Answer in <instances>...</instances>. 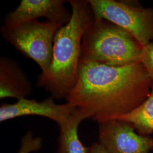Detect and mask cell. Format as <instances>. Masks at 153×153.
I'll use <instances>...</instances> for the list:
<instances>
[{
	"label": "cell",
	"instance_id": "cell-8",
	"mask_svg": "<svg viewBox=\"0 0 153 153\" xmlns=\"http://www.w3.org/2000/svg\"><path fill=\"white\" fill-rule=\"evenodd\" d=\"M52 97L42 101L21 99L14 104L3 103L0 106V122L19 117L39 116L55 121L59 127L65 124L78 108L69 103L57 104Z\"/></svg>",
	"mask_w": 153,
	"mask_h": 153
},
{
	"label": "cell",
	"instance_id": "cell-10",
	"mask_svg": "<svg viewBox=\"0 0 153 153\" xmlns=\"http://www.w3.org/2000/svg\"><path fill=\"white\" fill-rule=\"evenodd\" d=\"M88 119H91L90 115L83 110L77 108L69 120L59 127L57 153H89L90 147L83 145L78 135L80 124Z\"/></svg>",
	"mask_w": 153,
	"mask_h": 153
},
{
	"label": "cell",
	"instance_id": "cell-1",
	"mask_svg": "<svg viewBox=\"0 0 153 153\" xmlns=\"http://www.w3.org/2000/svg\"><path fill=\"white\" fill-rule=\"evenodd\" d=\"M153 85L141 62L112 66L81 59L78 81L66 101L99 123L136 108Z\"/></svg>",
	"mask_w": 153,
	"mask_h": 153
},
{
	"label": "cell",
	"instance_id": "cell-2",
	"mask_svg": "<svg viewBox=\"0 0 153 153\" xmlns=\"http://www.w3.org/2000/svg\"><path fill=\"white\" fill-rule=\"evenodd\" d=\"M68 2L71 7V18L56 33L51 64L47 71L40 73L36 85L59 100H66L76 85L82 39L95 19L88 0Z\"/></svg>",
	"mask_w": 153,
	"mask_h": 153
},
{
	"label": "cell",
	"instance_id": "cell-11",
	"mask_svg": "<svg viewBox=\"0 0 153 153\" xmlns=\"http://www.w3.org/2000/svg\"><path fill=\"white\" fill-rule=\"evenodd\" d=\"M112 119L131 124L141 135L149 136L153 133V85L146 99L131 111Z\"/></svg>",
	"mask_w": 153,
	"mask_h": 153
},
{
	"label": "cell",
	"instance_id": "cell-4",
	"mask_svg": "<svg viewBox=\"0 0 153 153\" xmlns=\"http://www.w3.org/2000/svg\"><path fill=\"white\" fill-rule=\"evenodd\" d=\"M95 18L105 19L125 29L145 47L153 42V8L136 1L88 0Z\"/></svg>",
	"mask_w": 153,
	"mask_h": 153
},
{
	"label": "cell",
	"instance_id": "cell-3",
	"mask_svg": "<svg viewBox=\"0 0 153 153\" xmlns=\"http://www.w3.org/2000/svg\"><path fill=\"white\" fill-rule=\"evenodd\" d=\"M143 47L125 29L95 18L82 39L81 59L122 66L140 62Z\"/></svg>",
	"mask_w": 153,
	"mask_h": 153
},
{
	"label": "cell",
	"instance_id": "cell-7",
	"mask_svg": "<svg viewBox=\"0 0 153 153\" xmlns=\"http://www.w3.org/2000/svg\"><path fill=\"white\" fill-rule=\"evenodd\" d=\"M65 2L63 0H22L14 10L6 16L1 31L40 18L64 26L69 22L71 16V12L64 6Z\"/></svg>",
	"mask_w": 153,
	"mask_h": 153
},
{
	"label": "cell",
	"instance_id": "cell-5",
	"mask_svg": "<svg viewBox=\"0 0 153 153\" xmlns=\"http://www.w3.org/2000/svg\"><path fill=\"white\" fill-rule=\"evenodd\" d=\"M62 26L56 22L35 20L1 32L7 42L22 55L34 61L44 73L52 60L55 35Z\"/></svg>",
	"mask_w": 153,
	"mask_h": 153
},
{
	"label": "cell",
	"instance_id": "cell-12",
	"mask_svg": "<svg viewBox=\"0 0 153 153\" xmlns=\"http://www.w3.org/2000/svg\"><path fill=\"white\" fill-rule=\"evenodd\" d=\"M42 146V138L35 136L33 131H28L21 137L20 147L16 153H35L40 150Z\"/></svg>",
	"mask_w": 153,
	"mask_h": 153
},
{
	"label": "cell",
	"instance_id": "cell-14",
	"mask_svg": "<svg viewBox=\"0 0 153 153\" xmlns=\"http://www.w3.org/2000/svg\"><path fill=\"white\" fill-rule=\"evenodd\" d=\"M88 153H108L103 146L99 142H96L90 147Z\"/></svg>",
	"mask_w": 153,
	"mask_h": 153
},
{
	"label": "cell",
	"instance_id": "cell-9",
	"mask_svg": "<svg viewBox=\"0 0 153 153\" xmlns=\"http://www.w3.org/2000/svg\"><path fill=\"white\" fill-rule=\"evenodd\" d=\"M33 91L27 76L16 61L6 56L0 58V99L27 98Z\"/></svg>",
	"mask_w": 153,
	"mask_h": 153
},
{
	"label": "cell",
	"instance_id": "cell-6",
	"mask_svg": "<svg viewBox=\"0 0 153 153\" xmlns=\"http://www.w3.org/2000/svg\"><path fill=\"white\" fill-rule=\"evenodd\" d=\"M98 124V142L108 153H149L153 138L138 134L128 123L110 119Z\"/></svg>",
	"mask_w": 153,
	"mask_h": 153
},
{
	"label": "cell",
	"instance_id": "cell-13",
	"mask_svg": "<svg viewBox=\"0 0 153 153\" xmlns=\"http://www.w3.org/2000/svg\"><path fill=\"white\" fill-rule=\"evenodd\" d=\"M140 62L145 67L153 81V42L143 47Z\"/></svg>",
	"mask_w": 153,
	"mask_h": 153
}]
</instances>
